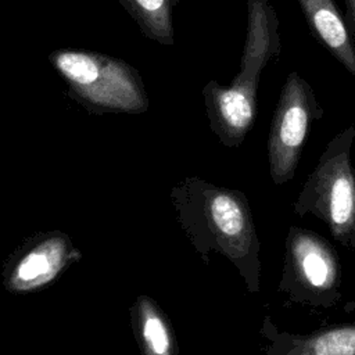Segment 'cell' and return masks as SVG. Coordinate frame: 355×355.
<instances>
[{"label":"cell","instance_id":"cell-8","mask_svg":"<svg viewBox=\"0 0 355 355\" xmlns=\"http://www.w3.org/2000/svg\"><path fill=\"white\" fill-rule=\"evenodd\" d=\"M311 35L355 78V42L334 0H298Z\"/></svg>","mask_w":355,"mask_h":355},{"label":"cell","instance_id":"cell-1","mask_svg":"<svg viewBox=\"0 0 355 355\" xmlns=\"http://www.w3.org/2000/svg\"><path fill=\"white\" fill-rule=\"evenodd\" d=\"M280 53L279 19L269 0L247 1V35L240 71L230 85L209 80L202 87L211 129L227 147L240 146L258 112L261 72Z\"/></svg>","mask_w":355,"mask_h":355},{"label":"cell","instance_id":"cell-13","mask_svg":"<svg viewBox=\"0 0 355 355\" xmlns=\"http://www.w3.org/2000/svg\"><path fill=\"white\" fill-rule=\"evenodd\" d=\"M347 247H349V248H351V250L355 252V223H354V226H352V230H351V233H349V236H348Z\"/></svg>","mask_w":355,"mask_h":355},{"label":"cell","instance_id":"cell-7","mask_svg":"<svg viewBox=\"0 0 355 355\" xmlns=\"http://www.w3.org/2000/svg\"><path fill=\"white\" fill-rule=\"evenodd\" d=\"M261 333L268 340L265 355H355V323L294 334L277 330L270 316H265Z\"/></svg>","mask_w":355,"mask_h":355},{"label":"cell","instance_id":"cell-10","mask_svg":"<svg viewBox=\"0 0 355 355\" xmlns=\"http://www.w3.org/2000/svg\"><path fill=\"white\" fill-rule=\"evenodd\" d=\"M180 0H119L143 36L158 44L172 46L175 31L172 10Z\"/></svg>","mask_w":355,"mask_h":355},{"label":"cell","instance_id":"cell-6","mask_svg":"<svg viewBox=\"0 0 355 355\" xmlns=\"http://www.w3.org/2000/svg\"><path fill=\"white\" fill-rule=\"evenodd\" d=\"M322 116L323 108L312 86L298 72H290L280 90L266 141L269 175L275 184L294 178L311 125Z\"/></svg>","mask_w":355,"mask_h":355},{"label":"cell","instance_id":"cell-2","mask_svg":"<svg viewBox=\"0 0 355 355\" xmlns=\"http://www.w3.org/2000/svg\"><path fill=\"white\" fill-rule=\"evenodd\" d=\"M194 194V225L201 250L223 254L240 272L247 291L259 293L261 243L245 194L208 183H198Z\"/></svg>","mask_w":355,"mask_h":355},{"label":"cell","instance_id":"cell-4","mask_svg":"<svg viewBox=\"0 0 355 355\" xmlns=\"http://www.w3.org/2000/svg\"><path fill=\"white\" fill-rule=\"evenodd\" d=\"M354 141L355 126L349 125L326 144L294 202V212L300 218L313 215L320 219L331 237L344 245L355 223Z\"/></svg>","mask_w":355,"mask_h":355},{"label":"cell","instance_id":"cell-12","mask_svg":"<svg viewBox=\"0 0 355 355\" xmlns=\"http://www.w3.org/2000/svg\"><path fill=\"white\" fill-rule=\"evenodd\" d=\"M345 24L355 42V0H345Z\"/></svg>","mask_w":355,"mask_h":355},{"label":"cell","instance_id":"cell-9","mask_svg":"<svg viewBox=\"0 0 355 355\" xmlns=\"http://www.w3.org/2000/svg\"><path fill=\"white\" fill-rule=\"evenodd\" d=\"M64 259V243L58 239L47 240L21 258L12 270L10 284L19 291L33 290L50 282L61 269Z\"/></svg>","mask_w":355,"mask_h":355},{"label":"cell","instance_id":"cell-5","mask_svg":"<svg viewBox=\"0 0 355 355\" xmlns=\"http://www.w3.org/2000/svg\"><path fill=\"white\" fill-rule=\"evenodd\" d=\"M291 302L331 308L341 300V266L336 248L313 230L290 226L277 286Z\"/></svg>","mask_w":355,"mask_h":355},{"label":"cell","instance_id":"cell-3","mask_svg":"<svg viewBox=\"0 0 355 355\" xmlns=\"http://www.w3.org/2000/svg\"><path fill=\"white\" fill-rule=\"evenodd\" d=\"M49 60L69 94L90 112L147 111L148 97L141 76L123 60L76 49L54 50Z\"/></svg>","mask_w":355,"mask_h":355},{"label":"cell","instance_id":"cell-11","mask_svg":"<svg viewBox=\"0 0 355 355\" xmlns=\"http://www.w3.org/2000/svg\"><path fill=\"white\" fill-rule=\"evenodd\" d=\"M141 334L148 355H171L172 343L168 327L150 305L141 306Z\"/></svg>","mask_w":355,"mask_h":355}]
</instances>
